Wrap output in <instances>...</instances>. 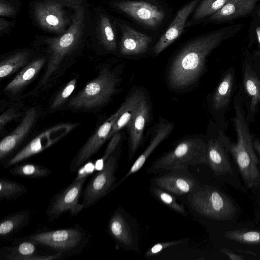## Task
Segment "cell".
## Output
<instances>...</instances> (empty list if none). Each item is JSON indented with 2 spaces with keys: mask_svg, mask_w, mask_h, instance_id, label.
<instances>
[{
  "mask_svg": "<svg viewBox=\"0 0 260 260\" xmlns=\"http://www.w3.org/2000/svg\"><path fill=\"white\" fill-rule=\"evenodd\" d=\"M236 26L214 30L197 37L187 43L174 57L168 74V80L173 88L188 87L200 78L207 56L224 40L232 36Z\"/></svg>",
  "mask_w": 260,
  "mask_h": 260,
  "instance_id": "1",
  "label": "cell"
},
{
  "mask_svg": "<svg viewBox=\"0 0 260 260\" xmlns=\"http://www.w3.org/2000/svg\"><path fill=\"white\" fill-rule=\"evenodd\" d=\"M91 13L88 2L77 12L68 30L59 36H39L34 43L45 47L48 63L41 83L44 84L66 57L78 52L89 38Z\"/></svg>",
  "mask_w": 260,
  "mask_h": 260,
  "instance_id": "2",
  "label": "cell"
},
{
  "mask_svg": "<svg viewBox=\"0 0 260 260\" xmlns=\"http://www.w3.org/2000/svg\"><path fill=\"white\" fill-rule=\"evenodd\" d=\"M87 0H33L29 14L34 25L54 36L65 32L71 25L78 11Z\"/></svg>",
  "mask_w": 260,
  "mask_h": 260,
  "instance_id": "3",
  "label": "cell"
},
{
  "mask_svg": "<svg viewBox=\"0 0 260 260\" xmlns=\"http://www.w3.org/2000/svg\"><path fill=\"white\" fill-rule=\"evenodd\" d=\"M207 142L200 137L189 136L179 141L171 150L156 159L147 172L187 168L189 166L207 165Z\"/></svg>",
  "mask_w": 260,
  "mask_h": 260,
  "instance_id": "4",
  "label": "cell"
},
{
  "mask_svg": "<svg viewBox=\"0 0 260 260\" xmlns=\"http://www.w3.org/2000/svg\"><path fill=\"white\" fill-rule=\"evenodd\" d=\"M187 198L192 209L210 219H231L236 213V207L232 201L213 187L199 186L188 194Z\"/></svg>",
  "mask_w": 260,
  "mask_h": 260,
  "instance_id": "5",
  "label": "cell"
},
{
  "mask_svg": "<svg viewBox=\"0 0 260 260\" xmlns=\"http://www.w3.org/2000/svg\"><path fill=\"white\" fill-rule=\"evenodd\" d=\"M119 78L107 68L88 82L69 102V106L77 109H90L107 103L116 91Z\"/></svg>",
  "mask_w": 260,
  "mask_h": 260,
  "instance_id": "6",
  "label": "cell"
},
{
  "mask_svg": "<svg viewBox=\"0 0 260 260\" xmlns=\"http://www.w3.org/2000/svg\"><path fill=\"white\" fill-rule=\"evenodd\" d=\"M29 240L63 254L75 253L81 251L88 242L85 231L79 225L71 228L38 232L15 240L13 243Z\"/></svg>",
  "mask_w": 260,
  "mask_h": 260,
  "instance_id": "7",
  "label": "cell"
},
{
  "mask_svg": "<svg viewBox=\"0 0 260 260\" xmlns=\"http://www.w3.org/2000/svg\"><path fill=\"white\" fill-rule=\"evenodd\" d=\"M117 149L86 185L82 194L84 209L92 206L112 191L116 183L115 174L120 154V148Z\"/></svg>",
  "mask_w": 260,
  "mask_h": 260,
  "instance_id": "8",
  "label": "cell"
},
{
  "mask_svg": "<svg viewBox=\"0 0 260 260\" xmlns=\"http://www.w3.org/2000/svg\"><path fill=\"white\" fill-rule=\"evenodd\" d=\"M87 178V175H78L70 185L54 196L46 211L49 221L57 219L67 212L72 216H76L84 209L79 201Z\"/></svg>",
  "mask_w": 260,
  "mask_h": 260,
  "instance_id": "9",
  "label": "cell"
},
{
  "mask_svg": "<svg viewBox=\"0 0 260 260\" xmlns=\"http://www.w3.org/2000/svg\"><path fill=\"white\" fill-rule=\"evenodd\" d=\"M116 24V21L103 8H94L89 36L92 44L107 52L116 51L118 48Z\"/></svg>",
  "mask_w": 260,
  "mask_h": 260,
  "instance_id": "10",
  "label": "cell"
},
{
  "mask_svg": "<svg viewBox=\"0 0 260 260\" xmlns=\"http://www.w3.org/2000/svg\"><path fill=\"white\" fill-rule=\"evenodd\" d=\"M114 10L124 13L139 23L152 28L158 27L165 18V12L154 4L142 1H112Z\"/></svg>",
  "mask_w": 260,
  "mask_h": 260,
  "instance_id": "11",
  "label": "cell"
},
{
  "mask_svg": "<svg viewBox=\"0 0 260 260\" xmlns=\"http://www.w3.org/2000/svg\"><path fill=\"white\" fill-rule=\"evenodd\" d=\"M75 124L61 123L54 126L40 134L8 160L3 166L7 168L37 154L49 147L68 134Z\"/></svg>",
  "mask_w": 260,
  "mask_h": 260,
  "instance_id": "12",
  "label": "cell"
},
{
  "mask_svg": "<svg viewBox=\"0 0 260 260\" xmlns=\"http://www.w3.org/2000/svg\"><path fill=\"white\" fill-rule=\"evenodd\" d=\"M123 106L122 104L117 111L110 116L85 144L73 158L69 165L71 172H75L86 162L101 147L106 140L114 123L121 114Z\"/></svg>",
  "mask_w": 260,
  "mask_h": 260,
  "instance_id": "13",
  "label": "cell"
},
{
  "mask_svg": "<svg viewBox=\"0 0 260 260\" xmlns=\"http://www.w3.org/2000/svg\"><path fill=\"white\" fill-rule=\"evenodd\" d=\"M152 184L176 196L189 194L199 184L187 168L175 169L152 179Z\"/></svg>",
  "mask_w": 260,
  "mask_h": 260,
  "instance_id": "14",
  "label": "cell"
},
{
  "mask_svg": "<svg viewBox=\"0 0 260 260\" xmlns=\"http://www.w3.org/2000/svg\"><path fill=\"white\" fill-rule=\"evenodd\" d=\"M108 231L117 243L127 249L138 251L136 230L128 221L121 208H117L111 215L108 223Z\"/></svg>",
  "mask_w": 260,
  "mask_h": 260,
  "instance_id": "15",
  "label": "cell"
},
{
  "mask_svg": "<svg viewBox=\"0 0 260 260\" xmlns=\"http://www.w3.org/2000/svg\"><path fill=\"white\" fill-rule=\"evenodd\" d=\"M201 0H191L178 11L167 29L153 47L155 54L161 53L181 35L189 15L194 11Z\"/></svg>",
  "mask_w": 260,
  "mask_h": 260,
  "instance_id": "16",
  "label": "cell"
},
{
  "mask_svg": "<svg viewBox=\"0 0 260 260\" xmlns=\"http://www.w3.org/2000/svg\"><path fill=\"white\" fill-rule=\"evenodd\" d=\"M150 112V105L145 95L126 126L128 133L129 161L133 157L141 144L145 127L149 118Z\"/></svg>",
  "mask_w": 260,
  "mask_h": 260,
  "instance_id": "17",
  "label": "cell"
},
{
  "mask_svg": "<svg viewBox=\"0 0 260 260\" xmlns=\"http://www.w3.org/2000/svg\"><path fill=\"white\" fill-rule=\"evenodd\" d=\"M156 124L148 146L137 158L124 176L117 182L115 183L112 191L115 190L128 177L137 172L142 168L151 154L169 136L174 128L173 122L169 121L161 117H159V121Z\"/></svg>",
  "mask_w": 260,
  "mask_h": 260,
  "instance_id": "18",
  "label": "cell"
},
{
  "mask_svg": "<svg viewBox=\"0 0 260 260\" xmlns=\"http://www.w3.org/2000/svg\"><path fill=\"white\" fill-rule=\"evenodd\" d=\"M121 37L119 44L120 52L125 55H138L145 52L152 41V38L141 33L125 23L117 21Z\"/></svg>",
  "mask_w": 260,
  "mask_h": 260,
  "instance_id": "19",
  "label": "cell"
},
{
  "mask_svg": "<svg viewBox=\"0 0 260 260\" xmlns=\"http://www.w3.org/2000/svg\"><path fill=\"white\" fill-rule=\"evenodd\" d=\"M37 117L35 108L28 110L20 124L0 143V160L3 161L13 151L26 136Z\"/></svg>",
  "mask_w": 260,
  "mask_h": 260,
  "instance_id": "20",
  "label": "cell"
},
{
  "mask_svg": "<svg viewBox=\"0 0 260 260\" xmlns=\"http://www.w3.org/2000/svg\"><path fill=\"white\" fill-rule=\"evenodd\" d=\"M208 165L216 176L232 173V166L227 154V150L219 135L216 139L207 142Z\"/></svg>",
  "mask_w": 260,
  "mask_h": 260,
  "instance_id": "21",
  "label": "cell"
},
{
  "mask_svg": "<svg viewBox=\"0 0 260 260\" xmlns=\"http://www.w3.org/2000/svg\"><path fill=\"white\" fill-rule=\"evenodd\" d=\"M13 246L2 247L1 256L8 260H47L58 259L63 254L57 252L54 255L40 256L37 254L38 244L29 240H23L15 243Z\"/></svg>",
  "mask_w": 260,
  "mask_h": 260,
  "instance_id": "22",
  "label": "cell"
},
{
  "mask_svg": "<svg viewBox=\"0 0 260 260\" xmlns=\"http://www.w3.org/2000/svg\"><path fill=\"white\" fill-rule=\"evenodd\" d=\"M258 0H229L206 20L209 22L228 21L247 15L254 9Z\"/></svg>",
  "mask_w": 260,
  "mask_h": 260,
  "instance_id": "23",
  "label": "cell"
},
{
  "mask_svg": "<svg viewBox=\"0 0 260 260\" xmlns=\"http://www.w3.org/2000/svg\"><path fill=\"white\" fill-rule=\"evenodd\" d=\"M46 60L45 57H41L27 63L7 84L5 88V91L13 94L18 93L28 84L39 73Z\"/></svg>",
  "mask_w": 260,
  "mask_h": 260,
  "instance_id": "24",
  "label": "cell"
},
{
  "mask_svg": "<svg viewBox=\"0 0 260 260\" xmlns=\"http://www.w3.org/2000/svg\"><path fill=\"white\" fill-rule=\"evenodd\" d=\"M144 92L139 89L131 91L127 96L124 102L122 111L113 126L108 139L120 132L126 126L135 113L141 100L145 95Z\"/></svg>",
  "mask_w": 260,
  "mask_h": 260,
  "instance_id": "25",
  "label": "cell"
},
{
  "mask_svg": "<svg viewBox=\"0 0 260 260\" xmlns=\"http://www.w3.org/2000/svg\"><path fill=\"white\" fill-rule=\"evenodd\" d=\"M30 214L28 210H22L7 215L0 221V238L8 239L22 229L29 222Z\"/></svg>",
  "mask_w": 260,
  "mask_h": 260,
  "instance_id": "26",
  "label": "cell"
},
{
  "mask_svg": "<svg viewBox=\"0 0 260 260\" xmlns=\"http://www.w3.org/2000/svg\"><path fill=\"white\" fill-rule=\"evenodd\" d=\"M30 52L27 50L17 51L1 60L0 62V77L1 79L9 76L28 63Z\"/></svg>",
  "mask_w": 260,
  "mask_h": 260,
  "instance_id": "27",
  "label": "cell"
},
{
  "mask_svg": "<svg viewBox=\"0 0 260 260\" xmlns=\"http://www.w3.org/2000/svg\"><path fill=\"white\" fill-rule=\"evenodd\" d=\"M233 80V75L231 72L227 73L222 79L213 95L212 106L214 109L218 110L224 108L229 104Z\"/></svg>",
  "mask_w": 260,
  "mask_h": 260,
  "instance_id": "28",
  "label": "cell"
},
{
  "mask_svg": "<svg viewBox=\"0 0 260 260\" xmlns=\"http://www.w3.org/2000/svg\"><path fill=\"white\" fill-rule=\"evenodd\" d=\"M243 82L246 91L251 98L250 111L254 112L260 103V80L249 65H246Z\"/></svg>",
  "mask_w": 260,
  "mask_h": 260,
  "instance_id": "29",
  "label": "cell"
},
{
  "mask_svg": "<svg viewBox=\"0 0 260 260\" xmlns=\"http://www.w3.org/2000/svg\"><path fill=\"white\" fill-rule=\"evenodd\" d=\"M229 0H202L194 11L187 26L210 16L220 9Z\"/></svg>",
  "mask_w": 260,
  "mask_h": 260,
  "instance_id": "30",
  "label": "cell"
},
{
  "mask_svg": "<svg viewBox=\"0 0 260 260\" xmlns=\"http://www.w3.org/2000/svg\"><path fill=\"white\" fill-rule=\"evenodd\" d=\"M12 175L31 178H40L50 175L52 171L48 168L35 163L15 165L10 170Z\"/></svg>",
  "mask_w": 260,
  "mask_h": 260,
  "instance_id": "31",
  "label": "cell"
},
{
  "mask_svg": "<svg viewBox=\"0 0 260 260\" xmlns=\"http://www.w3.org/2000/svg\"><path fill=\"white\" fill-rule=\"evenodd\" d=\"M27 192L26 187L5 178L0 179V201L15 200Z\"/></svg>",
  "mask_w": 260,
  "mask_h": 260,
  "instance_id": "32",
  "label": "cell"
},
{
  "mask_svg": "<svg viewBox=\"0 0 260 260\" xmlns=\"http://www.w3.org/2000/svg\"><path fill=\"white\" fill-rule=\"evenodd\" d=\"M229 240L246 244H260V230L246 229L229 231L224 234Z\"/></svg>",
  "mask_w": 260,
  "mask_h": 260,
  "instance_id": "33",
  "label": "cell"
},
{
  "mask_svg": "<svg viewBox=\"0 0 260 260\" xmlns=\"http://www.w3.org/2000/svg\"><path fill=\"white\" fill-rule=\"evenodd\" d=\"M150 190L152 195L164 204L177 213L183 215H187V212L183 205L178 203L172 193L153 184Z\"/></svg>",
  "mask_w": 260,
  "mask_h": 260,
  "instance_id": "34",
  "label": "cell"
},
{
  "mask_svg": "<svg viewBox=\"0 0 260 260\" xmlns=\"http://www.w3.org/2000/svg\"><path fill=\"white\" fill-rule=\"evenodd\" d=\"M20 11V4L16 0H0V16L14 18Z\"/></svg>",
  "mask_w": 260,
  "mask_h": 260,
  "instance_id": "35",
  "label": "cell"
},
{
  "mask_svg": "<svg viewBox=\"0 0 260 260\" xmlns=\"http://www.w3.org/2000/svg\"><path fill=\"white\" fill-rule=\"evenodd\" d=\"M77 80L74 79L70 81L55 97L51 105L52 109H56L60 107L71 95L74 91L76 84Z\"/></svg>",
  "mask_w": 260,
  "mask_h": 260,
  "instance_id": "36",
  "label": "cell"
},
{
  "mask_svg": "<svg viewBox=\"0 0 260 260\" xmlns=\"http://www.w3.org/2000/svg\"><path fill=\"white\" fill-rule=\"evenodd\" d=\"M121 134L118 132L113 135L107 146L103 156L100 159L102 166L104 165L106 161L110 157L119 146L122 140Z\"/></svg>",
  "mask_w": 260,
  "mask_h": 260,
  "instance_id": "37",
  "label": "cell"
},
{
  "mask_svg": "<svg viewBox=\"0 0 260 260\" xmlns=\"http://www.w3.org/2000/svg\"><path fill=\"white\" fill-rule=\"evenodd\" d=\"M189 239H179L168 242H160L154 244L147 250L145 254V257H150L160 252L165 249L169 247L180 244L188 240Z\"/></svg>",
  "mask_w": 260,
  "mask_h": 260,
  "instance_id": "38",
  "label": "cell"
},
{
  "mask_svg": "<svg viewBox=\"0 0 260 260\" xmlns=\"http://www.w3.org/2000/svg\"><path fill=\"white\" fill-rule=\"evenodd\" d=\"M17 116V114L15 112L13 109H9L4 112L0 116V129L2 130L8 122Z\"/></svg>",
  "mask_w": 260,
  "mask_h": 260,
  "instance_id": "39",
  "label": "cell"
},
{
  "mask_svg": "<svg viewBox=\"0 0 260 260\" xmlns=\"http://www.w3.org/2000/svg\"><path fill=\"white\" fill-rule=\"evenodd\" d=\"M15 24V21H9L3 17H0V35L2 36L8 32Z\"/></svg>",
  "mask_w": 260,
  "mask_h": 260,
  "instance_id": "40",
  "label": "cell"
},
{
  "mask_svg": "<svg viewBox=\"0 0 260 260\" xmlns=\"http://www.w3.org/2000/svg\"><path fill=\"white\" fill-rule=\"evenodd\" d=\"M221 252L226 255L231 260H242L244 259L242 255H238L227 248L221 249Z\"/></svg>",
  "mask_w": 260,
  "mask_h": 260,
  "instance_id": "41",
  "label": "cell"
},
{
  "mask_svg": "<svg viewBox=\"0 0 260 260\" xmlns=\"http://www.w3.org/2000/svg\"><path fill=\"white\" fill-rule=\"evenodd\" d=\"M253 147L255 150L260 155V141L255 140L253 141Z\"/></svg>",
  "mask_w": 260,
  "mask_h": 260,
  "instance_id": "42",
  "label": "cell"
},
{
  "mask_svg": "<svg viewBox=\"0 0 260 260\" xmlns=\"http://www.w3.org/2000/svg\"><path fill=\"white\" fill-rule=\"evenodd\" d=\"M256 33L257 39L258 40L259 43H260V27H257L256 28Z\"/></svg>",
  "mask_w": 260,
  "mask_h": 260,
  "instance_id": "43",
  "label": "cell"
},
{
  "mask_svg": "<svg viewBox=\"0 0 260 260\" xmlns=\"http://www.w3.org/2000/svg\"><path fill=\"white\" fill-rule=\"evenodd\" d=\"M138 1H145V2H150L151 3H153L155 2V0H138Z\"/></svg>",
  "mask_w": 260,
  "mask_h": 260,
  "instance_id": "44",
  "label": "cell"
},
{
  "mask_svg": "<svg viewBox=\"0 0 260 260\" xmlns=\"http://www.w3.org/2000/svg\"><path fill=\"white\" fill-rule=\"evenodd\" d=\"M258 15H259V17H260V10H259V11H258Z\"/></svg>",
  "mask_w": 260,
  "mask_h": 260,
  "instance_id": "45",
  "label": "cell"
}]
</instances>
